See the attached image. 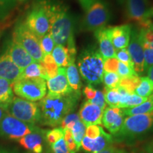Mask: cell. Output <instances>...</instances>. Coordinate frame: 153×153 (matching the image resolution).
Returning <instances> with one entry per match:
<instances>
[{
	"label": "cell",
	"mask_w": 153,
	"mask_h": 153,
	"mask_svg": "<svg viewBox=\"0 0 153 153\" xmlns=\"http://www.w3.org/2000/svg\"><path fill=\"white\" fill-rule=\"evenodd\" d=\"M108 5L101 0H96L86 11L82 28L84 30L94 31L105 28L110 19Z\"/></svg>",
	"instance_id": "ba28073f"
},
{
	"label": "cell",
	"mask_w": 153,
	"mask_h": 153,
	"mask_svg": "<svg viewBox=\"0 0 153 153\" xmlns=\"http://www.w3.org/2000/svg\"><path fill=\"white\" fill-rule=\"evenodd\" d=\"M153 111V94L147 98V100L143 104H140L133 108H123V113L124 116H131L133 115L147 114Z\"/></svg>",
	"instance_id": "484cf974"
},
{
	"label": "cell",
	"mask_w": 153,
	"mask_h": 153,
	"mask_svg": "<svg viewBox=\"0 0 153 153\" xmlns=\"http://www.w3.org/2000/svg\"><path fill=\"white\" fill-rule=\"evenodd\" d=\"M91 104L97 105L99 107H100L102 110H105L106 108V103L105 101L104 94V91H101L100 90H97V93H96L95 97L92 100L89 101Z\"/></svg>",
	"instance_id": "b9f144b4"
},
{
	"label": "cell",
	"mask_w": 153,
	"mask_h": 153,
	"mask_svg": "<svg viewBox=\"0 0 153 153\" xmlns=\"http://www.w3.org/2000/svg\"><path fill=\"white\" fill-rule=\"evenodd\" d=\"M66 74L70 87L76 94H81L82 82L80 80L79 72L75 63L72 62L66 68Z\"/></svg>",
	"instance_id": "cb8c5ba5"
},
{
	"label": "cell",
	"mask_w": 153,
	"mask_h": 153,
	"mask_svg": "<svg viewBox=\"0 0 153 153\" xmlns=\"http://www.w3.org/2000/svg\"><path fill=\"white\" fill-rule=\"evenodd\" d=\"M96 38L99 41V51L104 60L116 58V51L113 45L106 28H102L94 32Z\"/></svg>",
	"instance_id": "44dd1931"
},
{
	"label": "cell",
	"mask_w": 153,
	"mask_h": 153,
	"mask_svg": "<svg viewBox=\"0 0 153 153\" xmlns=\"http://www.w3.org/2000/svg\"><path fill=\"white\" fill-rule=\"evenodd\" d=\"M0 153H9V152H6V151L1 150V149H0Z\"/></svg>",
	"instance_id": "f907efd6"
},
{
	"label": "cell",
	"mask_w": 153,
	"mask_h": 153,
	"mask_svg": "<svg viewBox=\"0 0 153 153\" xmlns=\"http://www.w3.org/2000/svg\"><path fill=\"white\" fill-rule=\"evenodd\" d=\"M48 93L53 94H68L74 92L69 85L66 74V68H59L58 73L55 77L46 81Z\"/></svg>",
	"instance_id": "2e32d148"
},
{
	"label": "cell",
	"mask_w": 153,
	"mask_h": 153,
	"mask_svg": "<svg viewBox=\"0 0 153 153\" xmlns=\"http://www.w3.org/2000/svg\"><path fill=\"white\" fill-rule=\"evenodd\" d=\"M140 82V77L139 75H135L129 77L120 78L118 86L125 89L130 94H133L137 86Z\"/></svg>",
	"instance_id": "f546056e"
},
{
	"label": "cell",
	"mask_w": 153,
	"mask_h": 153,
	"mask_svg": "<svg viewBox=\"0 0 153 153\" xmlns=\"http://www.w3.org/2000/svg\"><path fill=\"white\" fill-rule=\"evenodd\" d=\"M150 29H152V30H153V22H152V26H151V28Z\"/></svg>",
	"instance_id": "f5cc1de1"
},
{
	"label": "cell",
	"mask_w": 153,
	"mask_h": 153,
	"mask_svg": "<svg viewBox=\"0 0 153 153\" xmlns=\"http://www.w3.org/2000/svg\"><path fill=\"white\" fill-rule=\"evenodd\" d=\"M84 94H85V97H87V101H91L96 96V93H97V90L91 87V85L87 86L83 91Z\"/></svg>",
	"instance_id": "ee69618b"
},
{
	"label": "cell",
	"mask_w": 153,
	"mask_h": 153,
	"mask_svg": "<svg viewBox=\"0 0 153 153\" xmlns=\"http://www.w3.org/2000/svg\"><path fill=\"white\" fill-rule=\"evenodd\" d=\"M106 29L107 33L109 36L116 51L127 48L131 39L132 31L131 25H120V26L106 28Z\"/></svg>",
	"instance_id": "4fadbf2b"
},
{
	"label": "cell",
	"mask_w": 153,
	"mask_h": 153,
	"mask_svg": "<svg viewBox=\"0 0 153 153\" xmlns=\"http://www.w3.org/2000/svg\"><path fill=\"white\" fill-rule=\"evenodd\" d=\"M51 147L53 153H70L64 137L59 140L54 144L51 145Z\"/></svg>",
	"instance_id": "ab89813d"
},
{
	"label": "cell",
	"mask_w": 153,
	"mask_h": 153,
	"mask_svg": "<svg viewBox=\"0 0 153 153\" xmlns=\"http://www.w3.org/2000/svg\"><path fill=\"white\" fill-rule=\"evenodd\" d=\"M104 97L106 104L111 108H118L120 99V94L118 92L117 87L104 88Z\"/></svg>",
	"instance_id": "83f0119b"
},
{
	"label": "cell",
	"mask_w": 153,
	"mask_h": 153,
	"mask_svg": "<svg viewBox=\"0 0 153 153\" xmlns=\"http://www.w3.org/2000/svg\"><path fill=\"white\" fill-rule=\"evenodd\" d=\"M14 98L12 84L7 80L0 78V108L7 111V108Z\"/></svg>",
	"instance_id": "603a6c76"
},
{
	"label": "cell",
	"mask_w": 153,
	"mask_h": 153,
	"mask_svg": "<svg viewBox=\"0 0 153 153\" xmlns=\"http://www.w3.org/2000/svg\"><path fill=\"white\" fill-rule=\"evenodd\" d=\"M14 92L22 99L41 101L46 96V81L43 78H24L12 84Z\"/></svg>",
	"instance_id": "8992f818"
},
{
	"label": "cell",
	"mask_w": 153,
	"mask_h": 153,
	"mask_svg": "<svg viewBox=\"0 0 153 153\" xmlns=\"http://www.w3.org/2000/svg\"><path fill=\"white\" fill-rule=\"evenodd\" d=\"M112 143L111 135L103 130L100 135L94 139H91L85 135L82 139L81 147L86 152L96 153L108 148L111 145Z\"/></svg>",
	"instance_id": "ac0fdd59"
},
{
	"label": "cell",
	"mask_w": 153,
	"mask_h": 153,
	"mask_svg": "<svg viewBox=\"0 0 153 153\" xmlns=\"http://www.w3.org/2000/svg\"><path fill=\"white\" fill-rule=\"evenodd\" d=\"M39 41L41 50L44 53V55L51 54L55 45V43L51 34L48 33L46 35L43 36V37L39 38Z\"/></svg>",
	"instance_id": "d6a6232c"
},
{
	"label": "cell",
	"mask_w": 153,
	"mask_h": 153,
	"mask_svg": "<svg viewBox=\"0 0 153 153\" xmlns=\"http://www.w3.org/2000/svg\"><path fill=\"white\" fill-rule=\"evenodd\" d=\"M152 129L153 111L126 118L117 135L122 137H135L148 133Z\"/></svg>",
	"instance_id": "9c48e42d"
},
{
	"label": "cell",
	"mask_w": 153,
	"mask_h": 153,
	"mask_svg": "<svg viewBox=\"0 0 153 153\" xmlns=\"http://www.w3.org/2000/svg\"><path fill=\"white\" fill-rule=\"evenodd\" d=\"M79 1L80 4L82 7V8L87 11L88 9L90 7V6L96 0H78Z\"/></svg>",
	"instance_id": "f6af8a7d"
},
{
	"label": "cell",
	"mask_w": 153,
	"mask_h": 153,
	"mask_svg": "<svg viewBox=\"0 0 153 153\" xmlns=\"http://www.w3.org/2000/svg\"><path fill=\"white\" fill-rule=\"evenodd\" d=\"M103 114L104 110L100 107L87 101L82 105L78 115L80 120L87 127L92 125H101Z\"/></svg>",
	"instance_id": "9a60e30c"
},
{
	"label": "cell",
	"mask_w": 153,
	"mask_h": 153,
	"mask_svg": "<svg viewBox=\"0 0 153 153\" xmlns=\"http://www.w3.org/2000/svg\"><path fill=\"white\" fill-rule=\"evenodd\" d=\"M118 153H123V152H118ZM132 153H133V152H132Z\"/></svg>",
	"instance_id": "11a10c76"
},
{
	"label": "cell",
	"mask_w": 153,
	"mask_h": 153,
	"mask_svg": "<svg viewBox=\"0 0 153 153\" xmlns=\"http://www.w3.org/2000/svg\"><path fill=\"white\" fill-rule=\"evenodd\" d=\"M46 70L49 79L55 77L58 73V66L55 62L51 54L44 55L43 60L41 62Z\"/></svg>",
	"instance_id": "4dcf8cb0"
},
{
	"label": "cell",
	"mask_w": 153,
	"mask_h": 153,
	"mask_svg": "<svg viewBox=\"0 0 153 153\" xmlns=\"http://www.w3.org/2000/svg\"><path fill=\"white\" fill-rule=\"evenodd\" d=\"M22 72L23 70L11 60L7 53L0 56V78L13 84L22 79Z\"/></svg>",
	"instance_id": "e0dca14e"
},
{
	"label": "cell",
	"mask_w": 153,
	"mask_h": 153,
	"mask_svg": "<svg viewBox=\"0 0 153 153\" xmlns=\"http://www.w3.org/2000/svg\"><path fill=\"white\" fill-rule=\"evenodd\" d=\"M7 112L13 117L32 125L40 122L41 120L38 104L20 97H14L7 108Z\"/></svg>",
	"instance_id": "52a82bcc"
},
{
	"label": "cell",
	"mask_w": 153,
	"mask_h": 153,
	"mask_svg": "<svg viewBox=\"0 0 153 153\" xmlns=\"http://www.w3.org/2000/svg\"><path fill=\"white\" fill-rule=\"evenodd\" d=\"M80 120L78 114L70 113L63 118L60 123V127L64 130H70L76 122Z\"/></svg>",
	"instance_id": "8d00e7d4"
},
{
	"label": "cell",
	"mask_w": 153,
	"mask_h": 153,
	"mask_svg": "<svg viewBox=\"0 0 153 153\" xmlns=\"http://www.w3.org/2000/svg\"><path fill=\"white\" fill-rule=\"evenodd\" d=\"M96 153H118L117 150H116V148L115 147L112 146V145H110L108 148H105L104 150L99 151L98 152Z\"/></svg>",
	"instance_id": "bcb514c9"
},
{
	"label": "cell",
	"mask_w": 153,
	"mask_h": 153,
	"mask_svg": "<svg viewBox=\"0 0 153 153\" xmlns=\"http://www.w3.org/2000/svg\"><path fill=\"white\" fill-rule=\"evenodd\" d=\"M70 131H71L72 137H73L74 142H75L76 149L79 151L80 148H81L82 139L85 135L86 126L81 120H79L72 126V128Z\"/></svg>",
	"instance_id": "f1b7e54d"
},
{
	"label": "cell",
	"mask_w": 153,
	"mask_h": 153,
	"mask_svg": "<svg viewBox=\"0 0 153 153\" xmlns=\"http://www.w3.org/2000/svg\"><path fill=\"white\" fill-rule=\"evenodd\" d=\"M18 1L19 2H24V1H26L27 0H16V1Z\"/></svg>",
	"instance_id": "816d5d0a"
},
{
	"label": "cell",
	"mask_w": 153,
	"mask_h": 153,
	"mask_svg": "<svg viewBox=\"0 0 153 153\" xmlns=\"http://www.w3.org/2000/svg\"><path fill=\"white\" fill-rule=\"evenodd\" d=\"M44 133L43 131L36 127L32 133L19 139V142L26 150L33 153H42L43 150Z\"/></svg>",
	"instance_id": "ffe728a7"
},
{
	"label": "cell",
	"mask_w": 153,
	"mask_h": 153,
	"mask_svg": "<svg viewBox=\"0 0 153 153\" xmlns=\"http://www.w3.org/2000/svg\"><path fill=\"white\" fill-rule=\"evenodd\" d=\"M120 76L117 72H104L103 74L102 82H104L106 87L116 88L117 87L120 82Z\"/></svg>",
	"instance_id": "836d02e7"
},
{
	"label": "cell",
	"mask_w": 153,
	"mask_h": 153,
	"mask_svg": "<svg viewBox=\"0 0 153 153\" xmlns=\"http://www.w3.org/2000/svg\"><path fill=\"white\" fill-rule=\"evenodd\" d=\"M152 8L148 0H126V14L130 20L137 23L140 29H150Z\"/></svg>",
	"instance_id": "30bf717a"
},
{
	"label": "cell",
	"mask_w": 153,
	"mask_h": 153,
	"mask_svg": "<svg viewBox=\"0 0 153 153\" xmlns=\"http://www.w3.org/2000/svg\"><path fill=\"white\" fill-rule=\"evenodd\" d=\"M6 53L11 57V60L22 70H24L31 63L36 62L24 48L14 41L9 44Z\"/></svg>",
	"instance_id": "d6986e66"
},
{
	"label": "cell",
	"mask_w": 153,
	"mask_h": 153,
	"mask_svg": "<svg viewBox=\"0 0 153 153\" xmlns=\"http://www.w3.org/2000/svg\"><path fill=\"white\" fill-rule=\"evenodd\" d=\"M128 51L133 62V68L136 74H143L144 69V51L142 45L140 30L132 29L131 39L128 46Z\"/></svg>",
	"instance_id": "7c38bea8"
},
{
	"label": "cell",
	"mask_w": 153,
	"mask_h": 153,
	"mask_svg": "<svg viewBox=\"0 0 153 153\" xmlns=\"http://www.w3.org/2000/svg\"><path fill=\"white\" fill-rule=\"evenodd\" d=\"M64 139L65 140L66 145L68 146L70 153H76L77 152L78 150L76 149L75 142H74L72 133L70 130H65Z\"/></svg>",
	"instance_id": "60d3db41"
},
{
	"label": "cell",
	"mask_w": 153,
	"mask_h": 153,
	"mask_svg": "<svg viewBox=\"0 0 153 153\" xmlns=\"http://www.w3.org/2000/svg\"><path fill=\"white\" fill-rule=\"evenodd\" d=\"M6 114H7V111L4 109H2L1 108H0V121H1V119H2L3 117L4 116V115Z\"/></svg>",
	"instance_id": "681fc988"
},
{
	"label": "cell",
	"mask_w": 153,
	"mask_h": 153,
	"mask_svg": "<svg viewBox=\"0 0 153 153\" xmlns=\"http://www.w3.org/2000/svg\"><path fill=\"white\" fill-rule=\"evenodd\" d=\"M134 93L141 97L147 98L153 94V82L148 76H142Z\"/></svg>",
	"instance_id": "4316f807"
},
{
	"label": "cell",
	"mask_w": 153,
	"mask_h": 153,
	"mask_svg": "<svg viewBox=\"0 0 153 153\" xmlns=\"http://www.w3.org/2000/svg\"><path fill=\"white\" fill-rule=\"evenodd\" d=\"M79 97L74 92L62 95L48 93L38 104L40 122L51 127L60 126L63 118L75 109Z\"/></svg>",
	"instance_id": "7a4b0ae2"
},
{
	"label": "cell",
	"mask_w": 153,
	"mask_h": 153,
	"mask_svg": "<svg viewBox=\"0 0 153 153\" xmlns=\"http://www.w3.org/2000/svg\"><path fill=\"white\" fill-rule=\"evenodd\" d=\"M36 128L34 125L17 119L7 112L0 121V134L11 139H21Z\"/></svg>",
	"instance_id": "8fae6325"
},
{
	"label": "cell",
	"mask_w": 153,
	"mask_h": 153,
	"mask_svg": "<svg viewBox=\"0 0 153 153\" xmlns=\"http://www.w3.org/2000/svg\"><path fill=\"white\" fill-rule=\"evenodd\" d=\"M104 59L95 47L87 48L80 53L77 67L79 72L89 85H97L102 82Z\"/></svg>",
	"instance_id": "3957f363"
},
{
	"label": "cell",
	"mask_w": 153,
	"mask_h": 153,
	"mask_svg": "<svg viewBox=\"0 0 153 153\" xmlns=\"http://www.w3.org/2000/svg\"><path fill=\"white\" fill-rule=\"evenodd\" d=\"M55 45L68 48L70 55L75 57L74 19L63 4L51 1V29Z\"/></svg>",
	"instance_id": "6da1fadb"
},
{
	"label": "cell",
	"mask_w": 153,
	"mask_h": 153,
	"mask_svg": "<svg viewBox=\"0 0 153 153\" xmlns=\"http://www.w3.org/2000/svg\"><path fill=\"white\" fill-rule=\"evenodd\" d=\"M51 55L58 68H66L75 60V57L70 55L68 48L60 45H55Z\"/></svg>",
	"instance_id": "7402d4cb"
},
{
	"label": "cell",
	"mask_w": 153,
	"mask_h": 153,
	"mask_svg": "<svg viewBox=\"0 0 153 153\" xmlns=\"http://www.w3.org/2000/svg\"><path fill=\"white\" fill-rule=\"evenodd\" d=\"M16 0H0V19L9 16L16 7Z\"/></svg>",
	"instance_id": "e575fe53"
},
{
	"label": "cell",
	"mask_w": 153,
	"mask_h": 153,
	"mask_svg": "<svg viewBox=\"0 0 153 153\" xmlns=\"http://www.w3.org/2000/svg\"><path fill=\"white\" fill-rule=\"evenodd\" d=\"M147 73H148V77L153 82V65L149 69L148 72H147Z\"/></svg>",
	"instance_id": "c3c4849f"
},
{
	"label": "cell",
	"mask_w": 153,
	"mask_h": 153,
	"mask_svg": "<svg viewBox=\"0 0 153 153\" xmlns=\"http://www.w3.org/2000/svg\"><path fill=\"white\" fill-rule=\"evenodd\" d=\"M117 74L120 78H126L129 77V76H133L135 75H138L135 72L133 68H131V67L128 66L127 65L124 64V63L119 62H118V70H117Z\"/></svg>",
	"instance_id": "f35d334b"
},
{
	"label": "cell",
	"mask_w": 153,
	"mask_h": 153,
	"mask_svg": "<svg viewBox=\"0 0 153 153\" xmlns=\"http://www.w3.org/2000/svg\"><path fill=\"white\" fill-rule=\"evenodd\" d=\"M152 16H153V8H152Z\"/></svg>",
	"instance_id": "db71d44e"
},
{
	"label": "cell",
	"mask_w": 153,
	"mask_h": 153,
	"mask_svg": "<svg viewBox=\"0 0 153 153\" xmlns=\"http://www.w3.org/2000/svg\"><path fill=\"white\" fill-rule=\"evenodd\" d=\"M116 58L119 61L124 63V64L127 65L128 66L131 67V68H133V62L132 61L131 57L129 54L127 48H123L120 50H117L116 51Z\"/></svg>",
	"instance_id": "74e56055"
},
{
	"label": "cell",
	"mask_w": 153,
	"mask_h": 153,
	"mask_svg": "<svg viewBox=\"0 0 153 153\" xmlns=\"http://www.w3.org/2000/svg\"><path fill=\"white\" fill-rule=\"evenodd\" d=\"M12 36L13 41L24 48L36 62L41 63L43 61L44 53L41 50L39 38L24 22H20L16 25Z\"/></svg>",
	"instance_id": "5b68a950"
},
{
	"label": "cell",
	"mask_w": 153,
	"mask_h": 153,
	"mask_svg": "<svg viewBox=\"0 0 153 153\" xmlns=\"http://www.w3.org/2000/svg\"><path fill=\"white\" fill-rule=\"evenodd\" d=\"M118 61L116 58H109L104 60V72H116L118 70Z\"/></svg>",
	"instance_id": "7bdbcfd3"
},
{
	"label": "cell",
	"mask_w": 153,
	"mask_h": 153,
	"mask_svg": "<svg viewBox=\"0 0 153 153\" xmlns=\"http://www.w3.org/2000/svg\"><path fill=\"white\" fill-rule=\"evenodd\" d=\"M38 77L43 78L45 81L49 79L46 70L41 63L33 62L23 70L22 79Z\"/></svg>",
	"instance_id": "d4e9b609"
},
{
	"label": "cell",
	"mask_w": 153,
	"mask_h": 153,
	"mask_svg": "<svg viewBox=\"0 0 153 153\" xmlns=\"http://www.w3.org/2000/svg\"><path fill=\"white\" fill-rule=\"evenodd\" d=\"M64 134L65 130L62 129V128H55L45 133V139H46L47 142L51 145L58 141L59 140L64 137Z\"/></svg>",
	"instance_id": "d590c367"
},
{
	"label": "cell",
	"mask_w": 153,
	"mask_h": 153,
	"mask_svg": "<svg viewBox=\"0 0 153 153\" xmlns=\"http://www.w3.org/2000/svg\"><path fill=\"white\" fill-rule=\"evenodd\" d=\"M145 150L147 153H153V139L145 145Z\"/></svg>",
	"instance_id": "7dc6e473"
},
{
	"label": "cell",
	"mask_w": 153,
	"mask_h": 153,
	"mask_svg": "<svg viewBox=\"0 0 153 153\" xmlns=\"http://www.w3.org/2000/svg\"><path fill=\"white\" fill-rule=\"evenodd\" d=\"M142 39V38H141ZM142 45L144 51V69L145 72L148 70L153 65V47L150 44L143 41L142 40Z\"/></svg>",
	"instance_id": "1f68e13d"
},
{
	"label": "cell",
	"mask_w": 153,
	"mask_h": 153,
	"mask_svg": "<svg viewBox=\"0 0 153 153\" xmlns=\"http://www.w3.org/2000/svg\"><path fill=\"white\" fill-rule=\"evenodd\" d=\"M124 114L120 108H105L102 116V124L113 135H117L123 124Z\"/></svg>",
	"instance_id": "5bb4252c"
},
{
	"label": "cell",
	"mask_w": 153,
	"mask_h": 153,
	"mask_svg": "<svg viewBox=\"0 0 153 153\" xmlns=\"http://www.w3.org/2000/svg\"><path fill=\"white\" fill-rule=\"evenodd\" d=\"M24 23L38 38L48 33L51 29V1L39 0L34 4Z\"/></svg>",
	"instance_id": "277c9868"
}]
</instances>
